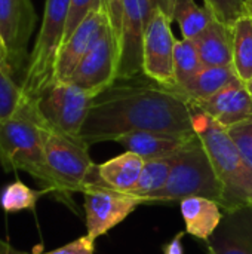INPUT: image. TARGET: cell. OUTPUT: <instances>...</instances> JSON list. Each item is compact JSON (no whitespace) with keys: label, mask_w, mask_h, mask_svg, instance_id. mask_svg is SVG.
Returning a JSON list of instances; mask_svg holds the SVG:
<instances>
[{"label":"cell","mask_w":252,"mask_h":254,"mask_svg":"<svg viewBox=\"0 0 252 254\" xmlns=\"http://www.w3.org/2000/svg\"><path fill=\"white\" fill-rule=\"evenodd\" d=\"M236 79L239 77L233 65H203L195 77L186 85L175 88V91L181 94L190 106H195L212 97Z\"/></svg>","instance_id":"cell-19"},{"label":"cell","mask_w":252,"mask_h":254,"mask_svg":"<svg viewBox=\"0 0 252 254\" xmlns=\"http://www.w3.org/2000/svg\"><path fill=\"white\" fill-rule=\"evenodd\" d=\"M202 67H203V63L199 57L196 42L189 40V39L177 40L175 49H174L175 88L186 85L192 77H195L199 73Z\"/></svg>","instance_id":"cell-24"},{"label":"cell","mask_w":252,"mask_h":254,"mask_svg":"<svg viewBox=\"0 0 252 254\" xmlns=\"http://www.w3.org/2000/svg\"><path fill=\"white\" fill-rule=\"evenodd\" d=\"M144 164L141 156L126 150L97 165V176L101 185L119 192H129L138 183Z\"/></svg>","instance_id":"cell-18"},{"label":"cell","mask_w":252,"mask_h":254,"mask_svg":"<svg viewBox=\"0 0 252 254\" xmlns=\"http://www.w3.org/2000/svg\"><path fill=\"white\" fill-rule=\"evenodd\" d=\"M184 234L186 232H180L171 241L165 243L163 247H162L163 254H184V250H183V237H184Z\"/></svg>","instance_id":"cell-32"},{"label":"cell","mask_w":252,"mask_h":254,"mask_svg":"<svg viewBox=\"0 0 252 254\" xmlns=\"http://www.w3.org/2000/svg\"><path fill=\"white\" fill-rule=\"evenodd\" d=\"M195 132L206 149L223 188L221 210L252 205V168L239 153L227 129L195 109Z\"/></svg>","instance_id":"cell-2"},{"label":"cell","mask_w":252,"mask_h":254,"mask_svg":"<svg viewBox=\"0 0 252 254\" xmlns=\"http://www.w3.org/2000/svg\"><path fill=\"white\" fill-rule=\"evenodd\" d=\"M0 65H1V67H3V68L7 71V73H9V68H7V64H6V60H4V55H3L1 45H0ZM9 74H10V73H9ZM10 76H12V74H10ZM12 77H13V76H12Z\"/></svg>","instance_id":"cell-35"},{"label":"cell","mask_w":252,"mask_h":254,"mask_svg":"<svg viewBox=\"0 0 252 254\" xmlns=\"http://www.w3.org/2000/svg\"><path fill=\"white\" fill-rule=\"evenodd\" d=\"M102 10L105 12L110 27L113 30L116 43L119 42L120 36V25H122V15H123V0H101Z\"/></svg>","instance_id":"cell-30"},{"label":"cell","mask_w":252,"mask_h":254,"mask_svg":"<svg viewBox=\"0 0 252 254\" xmlns=\"http://www.w3.org/2000/svg\"><path fill=\"white\" fill-rule=\"evenodd\" d=\"M208 252V254H215V253H212V252H209V250H206Z\"/></svg>","instance_id":"cell-38"},{"label":"cell","mask_w":252,"mask_h":254,"mask_svg":"<svg viewBox=\"0 0 252 254\" xmlns=\"http://www.w3.org/2000/svg\"><path fill=\"white\" fill-rule=\"evenodd\" d=\"M149 1H150L153 10H160V12H163L165 15H168L172 19V12H174L175 0H149Z\"/></svg>","instance_id":"cell-33"},{"label":"cell","mask_w":252,"mask_h":254,"mask_svg":"<svg viewBox=\"0 0 252 254\" xmlns=\"http://www.w3.org/2000/svg\"><path fill=\"white\" fill-rule=\"evenodd\" d=\"M189 196H202L221 205L223 188L211 158L198 134L178 152L175 165L165 186L150 196L151 204L180 202Z\"/></svg>","instance_id":"cell-5"},{"label":"cell","mask_w":252,"mask_h":254,"mask_svg":"<svg viewBox=\"0 0 252 254\" xmlns=\"http://www.w3.org/2000/svg\"><path fill=\"white\" fill-rule=\"evenodd\" d=\"M82 193L86 216V235L95 241L122 223L140 205L150 204L147 198L110 189L101 185L100 180L88 185Z\"/></svg>","instance_id":"cell-8"},{"label":"cell","mask_w":252,"mask_h":254,"mask_svg":"<svg viewBox=\"0 0 252 254\" xmlns=\"http://www.w3.org/2000/svg\"><path fill=\"white\" fill-rule=\"evenodd\" d=\"M24 104L19 83L0 65V122L15 116Z\"/></svg>","instance_id":"cell-26"},{"label":"cell","mask_w":252,"mask_h":254,"mask_svg":"<svg viewBox=\"0 0 252 254\" xmlns=\"http://www.w3.org/2000/svg\"><path fill=\"white\" fill-rule=\"evenodd\" d=\"M242 158L252 168V116L226 128Z\"/></svg>","instance_id":"cell-28"},{"label":"cell","mask_w":252,"mask_h":254,"mask_svg":"<svg viewBox=\"0 0 252 254\" xmlns=\"http://www.w3.org/2000/svg\"><path fill=\"white\" fill-rule=\"evenodd\" d=\"M236 76L242 82L252 79V19L248 15L233 25V63Z\"/></svg>","instance_id":"cell-22"},{"label":"cell","mask_w":252,"mask_h":254,"mask_svg":"<svg viewBox=\"0 0 252 254\" xmlns=\"http://www.w3.org/2000/svg\"><path fill=\"white\" fill-rule=\"evenodd\" d=\"M34 25L36 12L31 0H0V45L13 79L25 70Z\"/></svg>","instance_id":"cell-9"},{"label":"cell","mask_w":252,"mask_h":254,"mask_svg":"<svg viewBox=\"0 0 252 254\" xmlns=\"http://www.w3.org/2000/svg\"><path fill=\"white\" fill-rule=\"evenodd\" d=\"M195 42L203 65H232L233 27L215 18Z\"/></svg>","instance_id":"cell-20"},{"label":"cell","mask_w":252,"mask_h":254,"mask_svg":"<svg viewBox=\"0 0 252 254\" xmlns=\"http://www.w3.org/2000/svg\"><path fill=\"white\" fill-rule=\"evenodd\" d=\"M180 211L184 219L186 234L203 243L212 237L223 220L220 204L202 196H189L181 199Z\"/></svg>","instance_id":"cell-17"},{"label":"cell","mask_w":252,"mask_h":254,"mask_svg":"<svg viewBox=\"0 0 252 254\" xmlns=\"http://www.w3.org/2000/svg\"><path fill=\"white\" fill-rule=\"evenodd\" d=\"M102 9L101 0H70L68 7V18H67V27H65V36L64 42L74 33V30L82 24V21L94 10ZM62 42V43H64Z\"/></svg>","instance_id":"cell-29"},{"label":"cell","mask_w":252,"mask_h":254,"mask_svg":"<svg viewBox=\"0 0 252 254\" xmlns=\"http://www.w3.org/2000/svg\"><path fill=\"white\" fill-rule=\"evenodd\" d=\"M247 88H248V91H250V94L252 95V79L250 82H247Z\"/></svg>","instance_id":"cell-37"},{"label":"cell","mask_w":252,"mask_h":254,"mask_svg":"<svg viewBox=\"0 0 252 254\" xmlns=\"http://www.w3.org/2000/svg\"><path fill=\"white\" fill-rule=\"evenodd\" d=\"M214 19L208 6H199L195 0H175L172 21L178 24L183 39L196 40Z\"/></svg>","instance_id":"cell-21"},{"label":"cell","mask_w":252,"mask_h":254,"mask_svg":"<svg viewBox=\"0 0 252 254\" xmlns=\"http://www.w3.org/2000/svg\"><path fill=\"white\" fill-rule=\"evenodd\" d=\"M250 18H251V16H250ZM251 19H252V18H251Z\"/></svg>","instance_id":"cell-39"},{"label":"cell","mask_w":252,"mask_h":254,"mask_svg":"<svg viewBox=\"0 0 252 254\" xmlns=\"http://www.w3.org/2000/svg\"><path fill=\"white\" fill-rule=\"evenodd\" d=\"M95 253V240L89 238L88 235H83L59 249H55L52 252H46L42 254H94Z\"/></svg>","instance_id":"cell-31"},{"label":"cell","mask_w":252,"mask_h":254,"mask_svg":"<svg viewBox=\"0 0 252 254\" xmlns=\"http://www.w3.org/2000/svg\"><path fill=\"white\" fill-rule=\"evenodd\" d=\"M46 193H50V192L48 189H43V190L30 189L24 183L16 180L3 190L0 202L6 213H18L24 210H33L36 207L37 199Z\"/></svg>","instance_id":"cell-25"},{"label":"cell","mask_w":252,"mask_h":254,"mask_svg":"<svg viewBox=\"0 0 252 254\" xmlns=\"http://www.w3.org/2000/svg\"><path fill=\"white\" fill-rule=\"evenodd\" d=\"M108 25V18L102 9L91 12L74 30V33L62 43L55 63L53 80L65 82Z\"/></svg>","instance_id":"cell-13"},{"label":"cell","mask_w":252,"mask_h":254,"mask_svg":"<svg viewBox=\"0 0 252 254\" xmlns=\"http://www.w3.org/2000/svg\"><path fill=\"white\" fill-rule=\"evenodd\" d=\"M172 19L160 10H153L143 51V74L166 88H175L174 49L175 37L171 28Z\"/></svg>","instance_id":"cell-12"},{"label":"cell","mask_w":252,"mask_h":254,"mask_svg":"<svg viewBox=\"0 0 252 254\" xmlns=\"http://www.w3.org/2000/svg\"><path fill=\"white\" fill-rule=\"evenodd\" d=\"M196 132L187 134H172V132H154V131H140L122 135L116 140L128 152L137 153L144 161L160 159L178 153L195 135Z\"/></svg>","instance_id":"cell-16"},{"label":"cell","mask_w":252,"mask_h":254,"mask_svg":"<svg viewBox=\"0 0 252 254\" xmlns=\"http://www.w3.org/2000/svg\"><path fill=\"white\" fill-rule=\"evenodd\" d=\"M214 16L226 25L233 27L235 22L247 15L245 0H203Z\"/></svg>","instance_id":"cell-27"},{"label":"cell","mask_w":252,"mask_h":254,"mask_svg":"<svg viewBox=\"0 0 252 254\" xmlns=\"http://www.w3.org/2000/svg\"><path fill=\"white\" fill-rule=\"evenodd\" d=\"M0 164L6 171H25L56 193L55 180L48 168L42 127L22 109L0 122Z\"/></svg>","instance_id":"cell-3"},{"label":"cell","mask_w":252,"mask_h":254,"mask_svg":"<svg viewBox=\"0 0 252 254\" xmlns=\"http://www.w3.org/2000/svg\"><path fill=\"white\" fill-rule=\"evenodd\" d=\"M140 131L195 132V109L174 88L144 74L119 79L94 98L80 140L91 146Z\"/></svg>","instance_id":"cell-1"},{"label":"cell","mask_w":252,"mask_h":254,"mask_svg":"<svg viewBox=\"0 0 252 254\" xmlns=\"http://www.w3.org/2000/svg\"><path fill=\"white\" fill-rule=\"evenodd\" d=\"M43 131V149L48 168L55 180L58 198L71 202L73 192H83V189L98 179L97 165L89 156V146L80 140L55 132Z\"/></svg>","instance_id":"cell-7"},{"label":"cell","mask_w":252,"mask_h":254,"mask_svg":"<svg viewBox=\"0 0 252 254\" xmlns=\"http://www.w3.org/2000/svg\"><path fill=\"white\" fill-rule=\"evenodd\" d=\"M151 13L153 7L149 0H123L120 36L117 42V80L143 74L144 37Z\"/></svg>","instance_id":"cell-10"},{"label":"cell","mask_w":252,"mask_h":254,"mask_svg":"<svg viewBox=\"0 0 252 254\" xmlns=\"http://www.w3.org/2000/svg\"><path fill=\"white\" fill-rule=\"evenodd\" d=\"M0 254H34V253H25V252H19L16 249H13L12 246H9L7 243L0 241Z\"/></svg>","instance_id":"cell-34"},{"label":"cell","mask_w":252,"mask_h":254,"mask_svg":"<svg viewBox=\"0 0 252 254\" xmlns=\"http://www.w3.org/2000/svg\"><path fill=\"white\" fill-rule=\"evenodd\" d=\"M117 43L113 30L108 25L65 82L97 97L117 80Z\"/></svg>","instance_id":"cell-11"},{"label":"cell","mask_w":252,"mask_h":254,"mask_svg":"<svg viewBox=\"0 0 252 254\" xmlns=\"http://www.w3.org/2000/svg\"><path fill=\"white\" fill-rule=\"evenodd\" d=\"M192 107L211 116L221 127L229 128L252 116V95L247 83L236 79L212 97Z\"/></svg>","instance_id":"cell-14"},{"label":"cell","mask_w":252,"mask_h":254,"mask_svg":"<svg viewBox=\"0 0 252 254\" xmlns=\"http://www.w3.org/2000/svg\"><path fill=\"white\" fill-rule=\"evenodd\" d=\"M245 9H247V15L252 18V0H245Z\"/></svg>","instance_id":"cell-36"},{"label":"cell","mask_w":252,"mask_h":254,"mask_svg":"<svg viewBox=\"0 0 252 254\" xmlns=\"http://www.w3.org/2000/svg\"><path fill=\"white\" fill-rule=\"evenodd\" d=\"M205 247L215 254H252V205L224 211Z\"/></svg>","instance_id":"cell-15"},{"label":"cell","mask_w":252,"mask_h":254,"mask_svg":"<svg viewBox=\"0 0 252 254\" xmlns=\"http://www.w3.org/2000/svg\"><path fill=\"white\" fill-rule=\"evenodd\" d=\"M94 98L70 82L53 80L34 97L24 100L21 109L45 129L80 138Z\"/></svg>","instance_id":"cell-4"},{"label":"cell","mask_w":252,"mask_h":254,"mask_svg":"<svg viewBox=\"0 0 252 254\" xmlns=\"http://www.w3.org/2000/svg\"><path fill=\"white\" fill-rule=\"evenodd\" d=\"M70 0H46L40 31L19 82L24 100L53 82L55 63L64 42Z\"/></svg>","instance_id":"cell-6"},{"label":"cell","mask_w":252,"mask_h":254,"mask_svg":"<svg viewBox=\"0 0 252 254\" xmlns=\"http://www.w3.org/2000/svg\"><path fill=\"white\" fill-rule=\"evenodd\" d=\"M177 156H178V153L166 156V158H160V159L146 161L138 183L128 193L141 196V198H147L150 201V196L154 195L157 190H160L165 186V183L168 182L171 171L175 165ZM150 204H151V201H150Z\"/></svg>","instance_id":"cell-23"}]
</instances>
